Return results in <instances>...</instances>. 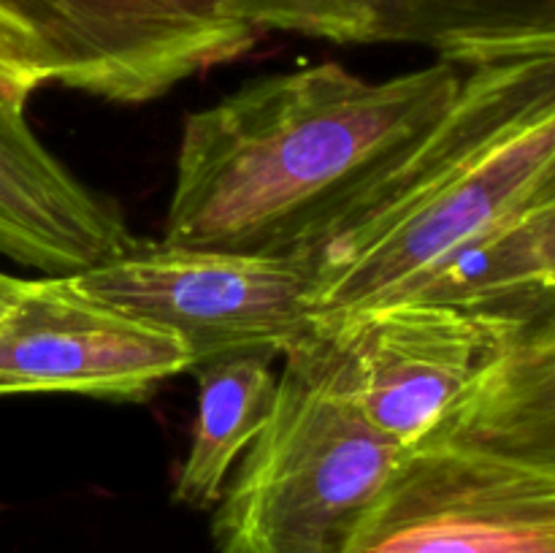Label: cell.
Returning a JSON list of instances; mask_svg holds the SVG:
<instances>
[{"label":"cell","mask_w":555,"mask_h":553,"mask_svg":"<svg viewBox=\"0 0 555 553\" xmlns=\"http://www.w3.org/2000/svg\"><path fill=\"white\" fill-rule=\"evenodd\" d=\"M16 287H20V276H9L0 271V312H3V309L11 304Z\"/></svg>","instance_id":"9a60e30c"},{"label":"cell","mask_w":555,"mask_h":553,"mask_svg":"<svg viewBox=\"0 0 555 553\" xmlns=\"http://www.w3.org/2000/svg\"><path fill=\"white\" fill-rule=\"evenodd\" d=\"M133 244L122 209L38 141L25 103L0 98V255L43 276H70Z\"/></svg>","instance_id":"9c48e42d"},{"label":"cell","mask_w":555,"mask_h":553,"mask_svg":"<svg viewBox=\"0 0 555 553\" xmlns=\"http://www.w3.org/2000/svg\"><path fill=\"white\" fill-rule=\"evenodd\" d=\"M190 366L193 356L177 336L79 291L70 276L20 280L0 312V396L139 404Z\"/></svg>","instance_id":"ba28073f"},{"label":"cell","mask_w":555,"mask_h":553,"mask_svg":"<svg viewBox=\"0 0 555 553\" xmlns=\"http://www.w3.org/2000/svg\"><path fill=\"white\" fill-rule=\"evenodd\" d=\"M356 43H410L461 68L555 54V0H350Z\"/></svg>","instance_id":"8fae6325"},{"label":"cell","mask_w":555,"mask_h":553,"mask_svg":"<svg viewBox=\"0 0 555 553\" xmlns=\"http://www.w3.org/2000/svg\"><path fill=\"white\" fill-rule=\"evenodd\" d=\"M258 36L231 0H0V47L22 68L108 103L155 101Z\"/></svg>","instance_id":"277c9868"},{"label":"cell","mask_w":555,"mask_h":553,"mask_svg":"<svg viewBox=\"0 0 555 553\" xmlns=\"http://www.w3.org/2000/svg\"><path fill=\"white\" fill-rule=\"evenodd\" d=\"M555 195V101L369 220L291 255L312 280L314 325L393 296L486 222Z\"/></svg>","instance_id":"3957f363"},{"label":"cell","mask_w":555,"mask_h":553,"mask_svg":"<svg viewBox=\"0 0 555 553\" xmlns=\"http://www.w3.org/2000/svg\"><path fill=\"white\" fill-rule=\"evenodd\" d=\"M258 33L280 30L334 43H356L350 0H231Z\"/></svg>","instance_id":"4fadbf2b"},{"label":"cell","mask_w":555,"mask_h":553,"mask_svg":"<svg viewBox=\"0 0 555 553\" xmlns=\"http://www.w3.org/2000/svg\"><path fill=\"white\" fill-rule=\"evenodd\" d=\"M464 76L437 60L383 81L339 63L249 79L184 117L163 239L298 255L448 112Z\"/></svg>","instance_id":"6da1fadb"},{"label":"cell","mask_w":555,"mask_h":553,"mask_svg":"<svg viewBox=\"0 0 555 553\" xmlns=\"http://www.w3.org/2000/svg\"><path fill=\"white\" fill-rule=\"evenodd\" d=\"M79 291L177 336L201 361L285 356L312 334V280L291 255L141 242L70 274Z\"/></svg>","instance_id":"8992f818"},{"label":"cell","mask_w":555,"mask_h":553,"mask_svg":"<svg viewBox=\"0 0 555 553\" xmlns=\"http://www.w3.org/2000/svg\"><path fill=\"white\" fill-rule=\"evenodd\" d=\"M388 301L439 304L524 325L553 320L555 195L477 228L379 304Z\"/></svg>","instance_id":"30bf717a"},{"label":"cell","mask_w":555,"mask_h":553,"mask_svg":"<svg viewBox=\"0 0 555 553\" xmlns=\"http://www.w3.org/2000/svg\"><path fill=\"white\" fill-rule=\"evenodd\" d=\"M38 87H43L41 81H38L30 70L22 68V65L0 47V98L27 103V98H30Z\"/></svg>","instance_id":"5bb4252c"},{"label":"cell","mask_w":555,"mask_h":553,"mask_svg":"<svg viewBox=\"0 0 555 553\" xmlns=\"http://www.w3.org/2000/svg\"><path fill=\"white\" fill-rule=\"evenodd\" d=\"M531 325L388 301L314 325L309 345L363 417L404 450L464 407Z\"/></svg>","instance_id":"52a82bcc"},{"label":"cell","mask_w":555,"mask_h":553,"mask_svg":"<svg viewBox=\"0 0 555 553\" xmlns=\"http://www.w3.org/2000/svg\"><path fill=\"white\" fill-rule=\"evenodd\" d=\"M211 515L217 553H341L401 455L336 385L309 334Z\"/></svg>","instance_id":"7a4b0ae2"},{"label":"cell","mask_w":555,"mask_h":553,"mask_svg":"<svg viewBox=\"0 0 555 553\" xmlns=\"http://www.w3.org/2000/svg\"><path fill=\"white\" fill-rule=\"evenodd\" d=\"M274 356L236 352L190 366L198 383L190 448L173 480V502L215 510L233 466L269 421L280 374Z\"/></svg>","instance_id":"7c38bea8"},{"label":"cell","mask_w":555,"mask_h":553,"mask_svg":"<svg viewBox=\"0 0 555 553\" xmlns=\"http://www.w3.org/2000/svg\"><path fill=\"white\" fill-rule=\"evenodd\" d=\"M341 553H555V450L410 445Z\"/></svg>","instance_id":"5b68a950"}]
</instances>
